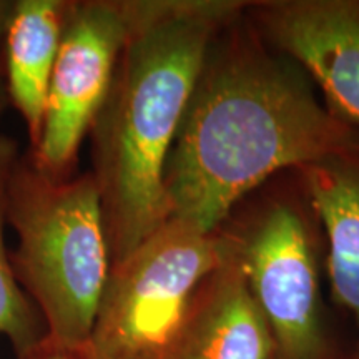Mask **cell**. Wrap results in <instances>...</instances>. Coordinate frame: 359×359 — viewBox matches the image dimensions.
<instances>
[{
    "instance_id": "cell-1",
    "label": "cell",
    "mask_w": 359,
    "mask_h": 359,
    "mask_svg": "<svg viewBox=\"0 0 359 359\" xmlns=\"http://www.w3.org/2000/svg\"><path fill=\"white\" fill-rule=\"evenodd\" d=\"M358 137L321 105L288 57L250 45L218 55L210 48L165 163L168 219L215 233L273 173L338 154Z\"/></svg>"
},
{
    "instance_id": "cell-10",
    "label": "cell",
    "mask_w": 359,
    "mask_h": 359,
    "mask_svg": "<svg viewBox=\"0 0 359 359\" xmlns=\"http://www.w3.org/2000/svg\"><path fill=\"white\" fill-rule=\"evenodd\" d=\"M70 0H13L6 35L8 103L24 120L29 150L42 130L48 83Z\"/></svg>"
},
{
    "instance_id": "cell-8",
    "label": "cell",
    "mask_w": 359,
    "mask_h": 359,
    "mask_svg": "<svg viewBox=\"0 0 359 359\" xmlns=\"http://www.w3.org/2000/svg\"><path fill=\"white\" fill-rule=\"evenodd\" d=\"M238 246L198 286L156 359H275V343L251 298Z\"/></svg>"
},
{
    "instance_id": "cell-6",
    "label": "cell",
    "mask_w": 359,
    "mask_h": 359,
    "mask_svg": "<svg viewBox=\"0 0 359 359\" xmlns=\"http://www.w3.org/2000/svg\"><path fill=\"white\" fill-rule=\"evenodd\" d=\"M238 255L275 359H326L316 258L299 213L286 205L268 210Z\"/></svg>"
},
{
    "instance_id": "cell-12",
    "label": "cell",
    "mask_w": 359,
    "mask_h": 359,
    "mask_svg": "<svg viewBox=\"0 0 359 359\" xmlns=\"http://www.w3.org/2000/svg\"><path fill=\"white\" fill-rule=\"evenodd\" d=\"M12 2L13 0H0V122L11 107L6 80V35L12 12Z\"/></svg>"
},
{
    "instance_id": "cell-2",
    "label": "cell",
    "mask_w": 359,
    "mask_h": 359,
    "mask_svg": "<svg viewBox=\"0 0 359 359\" xmlns=\"http://www.w3.org/2000/svg\"><path fill=\"white\" fill-rule=\"evenodd\" d=\"M128 37L92 127L110 262L120 263L168 219L163 172L188 100L231 0H127Z\"/></svg>"
},
{
    "instance_id": "cell-7",
    "label": "cell",
    "mask_w": 359,
    "mask_h": 359,
    "mask_svg": "<svg viewBox=\"0 0 359 359\" xmlns=\"http://www.w3.org/2000/svg\"><path fill=\"white\" fill-rule=\"evenodd\" d=\"M269 42L325 92L327 110L359 130V0H283L258 6Z\"/></svg>"
},
{
    "instance_id": "cell-5",
    "label": "cell",
    "mask_w": 359,
    "mask_h": 359,
    "mask_svg": "<svg viewBox=\"0 0 359 359\" xmlns=\"http://www.w3.org/2000/svg\"><path fill=\"white\" fill-rule=\"evenodd\" d=\"M128 27L127 0L69 2L42 130L37 145L25 150L43 173L74 177L80 145L109 92Z\"/></svg>"
},
{
    "instance_id": "cell-9",
    "label": "cell",
    "mask_w": 359,
    "mask_h": 359,
    "mask_svg": "<svg viewBox=\"0 0 359 359\" xmlns=\"http://www.w3.org/2000/svg\"><path fill=\"white\" fill-rule=\"evenodd\" d=\"M299 172L325 224L331 293L353 314L359 330V137Z\"/></svg>"
},
{
    "instance_id": "cell-13",
    "label": "cell",
    "mask_w": 359,
    "mask_h": 359,
    "mask_svg": "<svg viewBox=\"0 0 359 359\" xmlns=\"http://www.w3.org/2000/svg\"><path fill=\"white\" fill-rule=\"evenodd\" d=\"M25 359H88V358L87 354H85V349L83 351H72V349L57 348L45 339L42 346H40L37 351L30 354V356H27Z\"/></svg>"
},
{
    "instance_id": "cell-11",
    "label": "cell",
    "mask_w": 359,
    "mask_h": 359,
    "mask_svg": "<svg viewBox=\"0 0 359 359\" xmlns=\"http://www.w3.org/2000/svg\"><path fill=\"white\" fill-rule=\"evenodd\" d=\"M20 145L11 135L0 133V339H7L17 359H25L47 339V327L39 309L20 288L11 266L6 245L7 187Z\"/></svg>"
},
{
    "instance_id": "cell-3",
    "label": "cell",
    "mask_w": 359,
    "mask_h": 359,
    "mask_svg": "<svg viewBox=\"0 0 359 359\" xmlns=\"http://www.w3.org/2000/svg\"><path fill=\"white\" fill-rule=\"evenodd\" d=\"M7 224L19 238L13 276L39 309L47 341L83 351L111 266L92 173L50 177L20 151L8 178Z\"/></svg>"
},
{
    "instance_id": "cell-4",
    "label": "cell",
    "mask_w": 359,
    "mask_h": 359,
    "mask_svg": "<svg viewBox=\"0 0 359 359\" xmlns=\"http://www.w3.org/2000/svg\"><path fill=\"white\" fill-rule=\"evenodd\" d=\"M236 246V238L167 219L110 266L85 348L87 358H158L195 291Z\"/></svg>"
}]
</instances>
